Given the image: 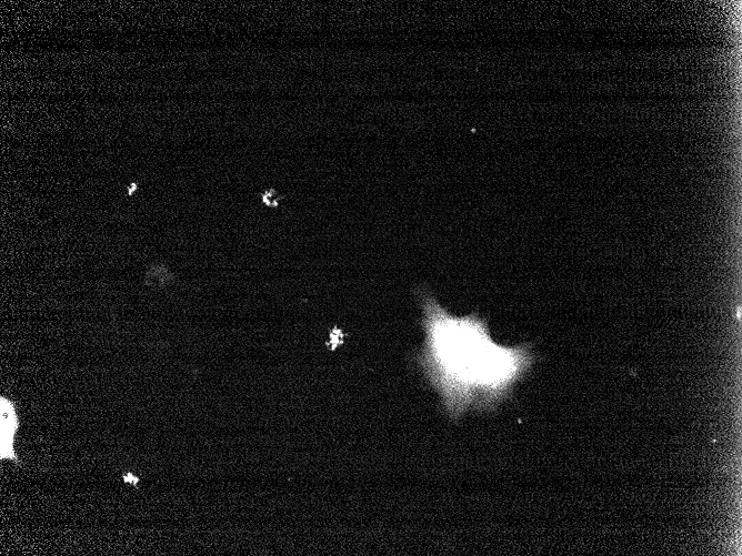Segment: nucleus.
Here are the masks:
<instances>
[{
    "mask_svg": "<svg viewBox=\"0 0 742 556\" xmlns=\"http://www.w3.org/2000/svg\"><path fill=\"white\" fill-rule=\"evenodd\" d=\"M422 311L424 342L418 363L454 421L470 408H494L533 364L528 344L495 343L475 313L454 315L430 294L422 296Z\"/></svg>",
    "mask_w": 742,
    "mask_h": 556,
    "instance_id": "obj_1",
    "label": "nucleus"
},
{
    "mask_svg": "<svg viewBox=\"0 0 742 556\" xmlns=\"http://www.w3.org/2000/svg\"><path fill=\"white\" fill-rule=\"evenodd\" d=\"M1 459H16L13 449L14 435L18 428V417L12 403L1 397Z\"/></svg>",
    "mask_w": 742,
    "mask_h": 556,
    "instance_id": "obj_2",
    "label": "nucleus"
}]
</instances>
